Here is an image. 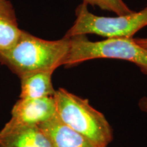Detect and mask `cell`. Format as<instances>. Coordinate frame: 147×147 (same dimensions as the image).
<instances>
[{
	"mask_svg": "<svg viewBox=\"0 0 147 147\" xmlns=\"http://www.w3.org/2000/svg\"><path fill=\"white\" fill-rule=\"evenodd\" d=\"M70 48V38L46 40L23 31L8 51L0 52V63L21 77L38 71H53L63 65Z\"/></svg>",
	"mask_w": 147,
	"mask_h": 147,
	"instance_id": "6da1fadb",
	"label": "cell"
},
{
	"mask_svg": "<svg viewBox=\"0 0 147 147\" xmlns=\"http://www.w3.org/2000/svg\"><path fill=\"white\" fill-rule=\"evenodd\" d=\"M56 115L64 123L97 147H107L113 130L105 116L92 107L87 99L59 88L54 95Z\"/></svg>",
	"mask_w": 147,
	"mask_h": 147,
	"instance_id": "7a4b0ae2",
	"label": "cell"
},
{
	"mask_svg": "<svg viewBox=\"0 0 147 147\" xmlns=\"http://www.w3.org/2000/svg\"><path fill=\"white\" fill-rule=\"evenodd\" d=\"M70 38V48L63 61L65 67H72L87 61L97 59H114L131 62L147 75V50L133 38H106L102 41L92 42L87 35Z\"/></svg>",
	"mask_w": 147,
	"mask_h": 147,
	"instance_id": "3957f363",
	"label": "cell"
},
{
	"mask_svg": "<svg viewBox=\"0 0 147 147\" xmlns=\"http://www.w3.org/2000/svg\"><path fill=\"white\" fill-rule=\"evenodd\" d=\"M76 20L64 37L96 34L106 38H133L135 34L147 26V5L139 12L115 17L97 16L88 10L82 2L75 11Z\"/></svg>",
	"mask_w": 147,
	"mask_h": 147,
	"instance_id": "277c9868",
	"label": "cell"
},
{
	"mask_svg": "<svg viewBox=\"0 0 147 147\" xmlns=\"http://www.w3.org/2000/svg\"><path fill=\"white\" fill-rule=\"evenodd\" d=\"M56 114L53 97L43 98H20L15 103L8 123L37 125L52 119Z\"/></svg>",
	"mask_w": 147,
	"mask_h": 147,
	"instance_id": "5b68a950",
	"label": "cell"
},
{
	"mask_svg": "<svg viewBox=\"0 0 147 147\" xmlns=\"http://www.w3.org/2000/svg\"><path fill=\"white\" fill-rule=\"evenodd\" d=\"M0 147H52L47 136L37 125L7 123L0 131Z\"/></svg>",
	"mask_w": 147,
	"mask_h": 147,
	"instance_id": "8992f818",
	"label": "cell"
},
{
	"mask_svg": "<svg viewBox=\"0 0 147 147\" xmlns=\"http://www.w3.org/2000/svg\"><path fill=\"white\" fill-rule=\"evenodd\" d=\"M38 127L52 147H97L80 134L64 123L56 115Z\"/></svg>",
	"mask_w": 147,
	"mask_h": 147,
	"instance_id": "52a82bcc",
	"label": "cell"
},
{
	"mask_svg": "<svg viewBox=\"0 0 147 147\" xmlns=\"http://www.w3.org/2000/svg\"><path fill=\"white\" fill-rule=\"evenodd\" d=\"M53 71L29 72L20 77V98H43L53 97L55 91L52 83Z\"/></svg>",
	"mask_w": 147,
	"mask_h": 147,
	"instance_id": "ba28073f",
	"label": "cell"
},
{
	"mask_svg": "<svg viewBox=\"0 0 147 147\" xmlns=\"http://www.w3.org/2000/svg\"><path fill=\"white\" fill-rule=\"evenodd\" d=\"M22 32L18 27L12 5L8 0H0V52L13 47Z\"/></svg>",
	"mask_w": 147,
	"mask_h": 147,
	"instance_id": "9c48e42d",
	"label": "cell"
},
{
	"mask_svg": "<svg viewBox=\"0 0 147 147\" xmlns=\"http://www.w3.org/2000/svg\"><path fill=\"white\" fill-rule=\"evenodd\" d=\"M83 2L93 7H99L103 10L112 12L116 15H125L134 12L123 0H83Z\"/></svg>",
	"mask_w": 147,
	"mask_h": 147,
	"instance_id": "30bf717a",
	"label": "cell"
},
{
	"mask_svg": "<svg viewBox=\"0 0 147 147\" xmlns=\"http://www.w3.org/2000/svg\"><path fill=\"white\" fill-rule=\"evenodd\" d=\"M138 106L141 111L147 115V96L141 97L138 103Z\"/></svg>",
	"mask_w": 147,
	"mask_h": 147,
	"instance_id": "8fae6325",
	"label": "cell"
},
{
	"mask_svg": "<svg viewBox=\"0 0 147 147\" xmlns=\"http://www.w3.org/2000/svg\"><path fill=\"white\" fill-rule=\"evenodd\" d=\"M134 41H135L139 46L142 47L143 49L147 50V38H134Z\"/></svg>",
	"mask_w": 147,
	"mask_h": 147,
	"instance_id": "7c38bea8",
	"label": "cell"
}]
</instances>
